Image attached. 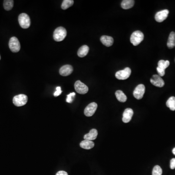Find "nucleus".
Masks as SVG:
<instances>
[{"label":"nucleus","mask_w":175,"mask_h":175,"mask_svg":"<svg viewBox=\"0 0 175 175\" xmlns=\"http://www.w3.org/2000/svg\"><path fill=\"white\" fill-rule=\"evenodd\" d=\"M67 36V31L63 27H59L53 32V38L56 42H62Z\"/></svg>","instance_id":"1"},{"label":"nucleus","mask_w":175,"mask_h":175,"mask_svg":"<svg viewBox=\"0 0 175 175\" xmlns=\"http://www.w3.org/2000/svg\"><path fill=\"white\" fill-rule=\"evenodd\" d=\"M144 34L140 31H136L131 34L130 42L134 46H137L143 40Z\"/></svg>","instance_id":"2"},{"label":"nucleus","mask_w":175,"mask_h":175,"mask_svg":"<svg viewBox=\"0 0 175 175\" xmlns=\"http://www.w3.org/2000/svg\"><path fill=\"white\" fill-rule=\"evenodd\" d=\"M19 24L21 28L27 29L29 27L31 24V21L29 17L27 14L21 13L18 18Z\"/></svg>","instance_id":"3"},{"label":"nucleus","mask_w":175,"mask_h":175,"mask_svg":"<svg viewBox=\"0 0 175 175\" xmlns=\"http://www.w3.org/2000/svg\"><path fill=\"white\" fill-rule=\"evenodd\" d=\"M28 101V97L26 95L23 94L14 96L13 99L14 104L17 107H21L24 106Z\"/></svg>","instance_id":"4"},{"label":"nucleus","mask_w":175,"mask_h":175,"mask_svg":"<svg viewBox=\"0 0 175 175\" xmlns=\"http://www.w3.org/2000/svg\"><path fill=\"white\" fill-rule=\"evenodd\" d=\"M9 47L12 52L17 53L20 50V43L17 37H13L10 39Z\"/></svg>","instance_id":"5"},{"label":"nucleus","mask_w":175,"mask_h":175,"mask_svg":"<svg viewBox=\"0 0 175 175\" xmlns=\"http://www.w3.org/2000/svg\"><path fill=\"white\" fill-rule=\"evenodd\" d=\"M131 73V69L128 67H127L123 70L117 72L115 74V77L119 80H126L130 77Z\"/></svg>","instance_id":"6"},{"label":"nucleus","mask_w":175,"mask_h":175,"mask_svg":"<svg viewBox=\"0 0 175 175\" xmlns=\"http://www.w3.org/2000/svg\"><path fill=\"white\" fill-rule=\"evenodd\" d=\"M75 89L76 92L82 94H87L89 91L88 87H87V86L81 82L80 80H78L75 82Z\"/></svg>","instance_id":"7"},{"label":"nucleus","mask_w":175,"mask_h":175,"mask_svg":"<svg viewBox=\"0 0 175 175\" xmlns=\"http://www.w3.org/2000/svg\"><path fill=\"white\" fill-rule=\"evenodd\" d=\"M145 86L143 84L138 85L133 92V96L135 98L140 100L143 97L145 92Z\"/></svg>","instance_id":"8"},{"label":"nucleus","mask_w":175,"mask_h":175,"mask_svg":"<svg viewBox=\"0 0 175 175\" xmlns=\"http://www.w3.org/2000/svg\"><path fill=\"white\" fill-rule=\"evenodd\" d=\"M97 108V104L95 102L90 103L84 110V114L87 117L92 116L94 115Z\"/></svg>","instance_id":"9"},{"label":"nucleus","mask_w":175,"mask_h":175,"mask_svg":"<svg viewBox=\"0 0 175 175\" xmlns=\"http://www.w3.org/2000/svg\"><path fill=\"white\" fill-rule=\"evenodd\" d=\"M150 82L153 85L160 88H162L165 85V82L159 75H153L150 79Z\"/></svg>","instance_id":"10"},{"label":"nucleus","mask_w":175,"mask_h":175,"mask_svg":"<svg viewBox=\"0 0 175 175\" xmlns=\"http://www.w3.org/2000/svg\"><path fill=\"white\" fill-rule=\"evenodd\" d=\"M169 12V11L167 10H163L157 12L155 15V20L158 23H162L167 19Z\"/></svg>","instance_id":"11"},{"label":"nucleus","mask_w":175,"mask_h":175,"mask_svg":"<svg viewBox=\"0 0 175 175\" xmlns=\"http://www.w3.org/2000/svg\"><path fill=\"white\" fill-rule=\"evenodd\" d=\"M133 111L131 108H126L123 113V118H122L123 122L124 123L130 122L133 117Z\"/></svg>","instance_id":"12"},{"label":"nucleus","mask_w":175,"mask_h":175,"mask_svg":"<svg viewBox=\"0 0 175 175\" xmlns=\"http://www.w3.org/2000/svg\"><path fill=\"white\" fill-rule=\"evenodd\" d=\"M73 72V68L70 65H65L60 68L59 74L63 76H67L71 75Z\"/></svg>","instance_id":"13"},{"label":"nucleus","mask_w":175,"mask_h":175,"mask_svg":"<svg viewBox=\"0 0 175 175\" xmlns=\"http://www.w3.org/2000/svg\"><path fill=\"white\" fill-rule=\"evenodd\" d=\"M100 40L103 45L107 47H110L112 46L114 42L113 37L108 36H102L101 37Z\"/></svg>","instance_id":"14"},{"label":"nucleus","mask_w":175,"mask_h":175,"mask_svg":"<svg viewBox=\"0 0 175 175\" xmlns=\"http://www.w3.org/2000/svg\"><path fill=\"white\" fill-rule=\"evenodd\" d=\"M98 132L96 129H92L88 133L86 134L84 136V139L87 140L93 141L97 137Z\"/></svg>","instance_id":"15"},{"label":"nucleus","mask_w":175,"mask_h":175,"mask_svg":"<svg viewBox=\"0 0 175 175\" xmlns=\"http://www.w3.org/2000/svg\"><path fill=\"white\" fill-rule=\"evenodd\" d=\"M80 147L85 149H90L94 147V143L92 141L84 140L80 143Z\"/></svg>","instance_id":"16"},{"label":"nucleus","mask_w":175,"mask_h":175,"mask_svg":"<svg viewBox=\"0 0 175 175\" xmlns=\"http://www.w3.org/2000/svg\"><path fill=\"white\" fill-rule=\"evenodd\" d=\"M89 51V47L86 45H83L79 48L78 51V56L80 58H83L87 56Z\"/></svg>","instance_id":"17"},{"label":"nucleus","mask_w":175,"mask_h":175,"mask_svg":"<svg viewBox=\"0 0 175 175\" xmlns=\"http://www.w3.org/2000/svg\"><path fill=\"white\" fill-rule=\"evenodd\" d=\"M167 47L169 49H172L175 46V33L172 32L170 33L168 42L167 43Z\"/></svg>","instance_id":"18"},{"label":"nucleus","mask_w":175,"mask_h":175,"mask_svg":"<svg viewBox=\"0 0 175 175\" xmlns=\"http://www.w3.org/2000/svg\"><path fill=\"white\" fill-rule=\"evenodd\" d=\"M133 0H124L121 3V7L124 10H128L132 8L134 4Z\"/></svg>","instance_id":"19"},{"label":"nucleus","mask_w":175,"mask_h":175,"mask_svg":"<svg viewBox=\"0 0 175 175\" xmlns=\"http://www.w3.org/2000/svg\"><path fill=\"white\" fill-rule=\"evenodd\" d=\"M115 95L117 99L121 102H125L127 100V97L124 94V93L120 90L117 91L115 92Z\"/></svg>","instance_id":"20"},{"label":"nucleus","mask_w":175,"mask_h":175,"mask_svg":"<svg viewBox=\"0 0 175 175\" xmlns=\"http://www.w3.org/2000/svg\"><path fill=\"white\" fill-rule=\"evenodd\" d=\"M166 106L170 108V110L174 111H175V97L171 96L166 102Z\"/></svg>","instance_id":"21"},{"label":"nucleus","mask_w":175,"mask_h":175,"mask_svg":"<svg viewBox=\"0 0 175 175\" xmlns=\"http://www.w3.org/2000/svg\"><path fill=\"white\" fill-rule=\"evenodd\" d=\"M158 68L160 69L165 70L170 65V62L168 60H160L158 62Z\"/></svg>","instance_id":"22"},{"label":"nucleus","mask_w":175,"mask_h":175,"mask_svg":"<svg viewBox=\"0 0 175 175\" xmlns=\"http://www.w3.org/2000/svg\"><path fill=\"white\" fill-rule=\"evenodd\" d=\"M14 5V1L13 0H5L4 1V7L5 10H10Z\"/></svg>","instance_id":"23"},{"label":"nucleus","mask_w":175,"mask_h":175,"mask_svg":"<svg viewBox=\"0 0 175 175\" xmlns=\"http://www.w3.org/2000/svg\"><path fill=\"white\" fill-rule=\"evenodd\" d=\"M74 3V1L72 0H64L62 4V8L63 10H67L72 7Z\"/></svg>","instance_id":"24"},{"label":"nucleus","mask_w":175,"mask_h":175,"mask_svg":"<svg viewBox=\"0 0 175 175\" xmlns=\"http://www.w3.org/2000/svg\"><path fill=\"white\" fill-rule=\"evenodd\" d=\"M163 171L161 167L159 165L154 166L153 169L152 175H162Z\"/></svg>","instance_id":"25"},{"label":"nucleus","mask_w":175,"mask_h":175,"mask_svg":"<svg viewBox=\"0 0 175 175\" xmlns=\"http://www.w3.org/2000/svg\"><path fill=\"white\" fill-rule=\"evenodd\" d=\"M75 95V92H72V93L67 95V99H66V102H67V103H72V101L74 100Z\"/></svg>","instance_id":"26"},{"label":"nucleus","mask_w":175,"mask_h":175,"mask_svg":"<svg viewBox=\"0 0 175 175\" xmlns=\"http://www.w3.org/2000/svg\"><path fill=\"white\" fill-rule=\"evenodd\" d=\"M62 91L61 90V88L60 87H56V91L55 92V93L53 94V95L55 97L59 96L60 94H62Z\"/></svg>","instance_id":"27"},{"label":"nucleus","mask_w":175,"mask_h":175,"mask_svg":"<svg viewBox=\"0 0 175 175\" xmlns=\"http://www.w3.org/2000/svg\"><path fill=\"white\" fill-rule=\"evenodd\" d=\"M170 168L174 169L175 168V158L171 159L170 161Z\"/></svg>","instance_id":"28"},{"label":"nucleus","mask_w":175,"mask_h":175,"mask_svg":"<svg viewBox=\"0 0 175 175\" xmlns=\"http://www.w3.org/2000/svg\"><path fill=\"white\" fill-rule=\"evenodd\" d=\"M56 175H68V174L66 171H59L57 172Z\"/></svg>","instance_id":"29"},{"label":"nucleus","mask_w":175,"mask_h":175,"mask_svg":"<svg viewBox=\"0 0 175 175\" xmlns=\"http://www.w3.org/2000/svg\"><path fill=\"white\" fill-rule=\"evenodd\" d=\"M172 153H173V154H174V155H175V148H174V149H173Z\"/></svg>","instance_id":"30"},{"label":"nucleus","mask_w":175,"mask_h":175,"mask_svg":"<svg viewBox=\"0 0 175 175\" xmlns=\"http://www.w3.org/2000/svg\"><path fill=\"white\" fill-rule=\"evenodd\" d=\"M0 60H1V56H0Z\"/></svg>","instance_id":"31"}]
</instances>
